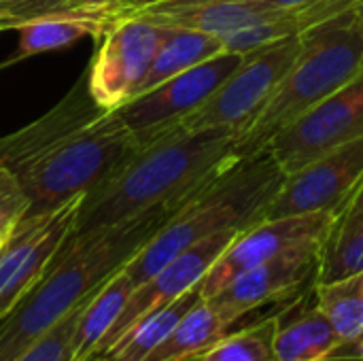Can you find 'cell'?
I'll return each instance as SVG.
<instances>
[{"label":"cell","instance_id":"obj_27","mask_svg":"<svg viewBox=\"0 0 363 361\" xmlns=\"http://www.w3.org/2000/svg\"><path fill=\"white\" fill-rule=\"evenodd\" d=\"M355 215H363V179L362 183H359V187L355 189L353 198L349 200V204L345 206V211L338 217H355Z\"/></svg>","mask_w":363,"mask_h":361},{"label":"cell","instance_id":"obj_24","mask_svg":"<svg viewBox=\"0 0 363 361\" xmlns=\"http://www.w3.org/2000/svg\"><path fill=\"white\" fill-rule=\"evenodd\" d=\"M279 315H270L240 332H228L194 361H277L274 334Z\"/></svg>","mask_w":363,"mask_h":361},{"label":"cell","instance_id":"obj_25","mask_svg":"<svg viewBox=\"0 0 363 361\" xmlns=\"http://www.w3.org/2000/svg\"><path fill=\"white\" fill-rule=\"evenodd\" d=\"M85 304L72 311L66 319H62L55 328H51L40 340H36L23 355L15 361H68L70 360V340L79 319V313Z\"/></svg>","mask_w":363,"mask_h":361},{"label":"cell","instance_id":"obj_12","mask_svg":"<svg viewBox=\"0 0 363 361\" xmlns=\"http://www.w3.org/2000/svg\"><path fill=\"white\" fill-rule=\"evenodd\" d=\"M336 217L328 213L315 215H298V217H281V219H264L257 221L228 245V249L219 255V260L211 266L206 277L200 283L202 298L215 296L223 289L232 279L251 270L268 260H274L296 247L304 245H323Z\"/></svg>","mask_w":363,"mask_h":361},{"label":"cell","instance_id":"obj_23","mask_svg":"<svg viewBox=\"0 0 363 361\" xmlns=\"http://www.w3.org/2000/svg\"><path fill=\"white\" fill-rule=\"evenodd\" d=\"M363 272V215L338 217L323 243L315 283H330Z\"/></svg>","mask_w":363,"mask_h":361},{"label":"cell","instance_id":"obj_6","mask_svg":"<svg viewBox=\"0 0 363 361\" xmlns=\"http://www.w3.org/2000/svg\"><path fill=\"white\" fill-rule=\"evenodd\" d=\"M300 47L302 38L296 36L245 53L240 66L219 85V89L174 128H228L240 134L270 100L277 85L298 57Z\"/></svg>","mask_w":363,"mask_h":361},{"label":"cell","instance_id":"obj_29","mask_svg":"<svg viewBox=\"0 0 363 361\" xmlns=\"http://www.w3.org/2000/svg\"><path fill=\"white\" fill-rule=\"evenodd\" d=\"M351 13H353V19H355L359 26H363V0H357V2H355V6H353Z\"/></svg>","mask_w":363,"mask_h":361},{"label":"cell","instance_id":"obj_31","mask_svg":"<svg viewBox=\"0 0 363 361\" xmlns=\"http://www.w3.org/2000/svg\"><path fill=\"white\" fill-rule=\"evenodd\" d=\"M100 361H113V360H108V357H104V360H100Z\"/></svg>","mask_w":363,"mask_h":361},{"label":"cell","instance_id":"obj_21","mask_svg":"<svg viewBox=\"0 0 363 361\" xmlns=\"http://www.w3.org/2000/svg\"><path fill=\"white\" fill-rule=\"evenodd\" d=\"M313 296L317 309L328 317L351 355L363 360V272L315 283Z\"/></svg>","mask_w":363,"mask_h":361},{"label":"cell","instance_id":"obj_11","mask_svg":"<svg viewBox=\"0 0 363 361\" xmlns=\"http://www.w3.org/2000/svg\"><path fill=\"white\" fill-rule=\"evenodd\" d=\"M363 136V72L281 130L264 149L285 174Z\"/></svg>","mask_w":363,"mask_h":361},{"label":"cell","instance_id":"obj_13","mask_svg":"<svg viewBox=\"0 0 363 361\" xmlns=\"http://www.w3.org/2000/svg\"><path fill=\"white\" fill-rule=\"evenodd\" d=\"M238 232H242V230H223V232H217V234L191 245L189 249L174 255L166 266H162L151 279H147L143 285H138L134 289V294L130 296L125 309L117 317L106 340L102 343L98 361L104 360L106 353L111 351V347L128 330H132V326L138 323L143 317H147L149 313L181 298L189 289L198 287L202 283V279L206 277V272L211 270V266L219 260V255L228 249V245L238 236Z\"/></svg>","mask_w":363,"mask_h":361},{"label":"cell","instance_id":"obj_15","mask_svg":"<svg viewBox=\"0 0 363 361\" xmlns=\"http://www.w3.org/2000/svg\"><path fill=\"white\" fill-rule=\"evenodd\" d=\"M100 113L104 111L94 102L87 85V74H83L70 89V94L64 96L47 115L15 134L0 138V166L15 172L53 140L62 138L64 134Z\"/></svg>","mask_w":363,"mask_h":361},{"label":"cell","instance_id":"obj_18","mask_svg":"<svg viewBox=\"0 0 363 361\" xmlns=\"http://www.w3.org/2000/svg\"><path fill=\"white\" fill-rule=\"evenodd\" d=\"M119 19L117 11H91V13H60L28 21L17 28L19 45L15 60L60 51L77 45L85 36L100 38Z\"/></svg>","mask_w":363,"mask_h":361},{"label":"cell","instance_id":"obj_1","mask_svg":"<svg viewBox=\"0 0 363 361\" xmlns=\"http://www.w3.org/2000/svg\"><path fill=\"white\" fill-rule=\"evenodd\" d=\"M228 128L179 130L140 145L102 185L83 198L74 232L121 226L155 211H179L240 160Z\"/></svg>","mask_w":363,"mask_h":361},{"label":"cell","instance_id":"obj_20","mask_svg":"<svg viewBox=\"0 0 363 361\" xmlns=\"http://www.w3.org/2000/svg\"><path fill=\"white\" fill-rule=\"evenodd\" d=\"M232 326L234 323H230L208 300L202 298L145 361H194L221 340Z\"/></svg>","mask_w":363,"mask_h":361},{"label":"cell","instance_id":"obj_28","mask_svg":"<svg viewBox=\"0 0 363 361\" xmlns=\"http://www.w3.org/2000/svg\"><path fill=\"white\" fill-rule=\"evenodd\" d=\"M274 9H296V6H302V4H308V2H315V0H268Z\"/></svg>","mask_w":363,"mask_h":361},{"label":"cell","instance_id":"obj_26","mask_svg":"<svg viewBox=\"0 0 363 361\" xmlns=\"http://www.w3.org/2000/svg\"><path fill=\"white\" fill-rule=\"evenodd\" d=\"M28 213V198L11 170L0 166V251Z\"/></svg>","mask_w":363,"mask_h":361},{"label":"cell","instance_id":"obj_16","mask_svg":"<svg viewBox=\"0 0 363 361\" xmlns=\"http://www.w3.org/2000/svg\"><path fill=\"white\" fill-rule=\"evenodd\" d=\"M274 357L277 361L359 360L349 353L342 338L315 302L313 306L300 309L296 317L283 319L279 315Z\"/></svg>","mask_w":363,"mask_h":361},{"label":"cell","instance_id":"obj_10","mask_svg":"<svg viewBox=\"0 0 363 361\" xmlns=\"http://www.w3.org/2000/svg\"><path fill=\"white\" fill-rule=\"evenodd\" d=\"M83 198H72L40 215H26L19 221L0 251V321L30 294L74 232Z\"/></svg>","mask_w":363,"mask_h":361},{"label":"cell","instance_id":"obj_5","mask_svg":"<svg viewBox=\"0 0 363 361\" xmlns=\"http://www.w3.org/2000/svg\"><path fill=\"white\" fill-rule=\"evenodd\" d=\"M138 149V138L117 111L81 123L13 172L28 198L26 215H40L87 196Z\"/></svg>","mask_w":363,"mask_h":361},{"label":"cell","instance_id":"obj_3","mask_svg":"<svg viewBox=\"0 0 363 361\" xmlns=\"http://www.w3.org/2000/svg\"><path fill=\"white\" fill-rule=\"evenodd\" d=\"M283 179L285 172L268 149L240 157L183 204L123 270L138 287L191 245L223 230H245L257 223Z\"/></svg>","mask_w":363,"mask_h":361},{"label":"cell","instance_id":"obj_2","mask_svg":"<svg viewBox=\"0 0 363 361\" xmlns=\"http://www.w3.org/2000/svg\"><path fill=\"white\" fill-rule=\"evenodd\" d=\"M177 211H155L121 226L72 232L30 294L0 321V361H15L85 304Z\"/></svg>","mask_w":363,"mask_h":361},{"label":"cell","instance_id":"obj_7","mask_svg":"<svg viewBox=\"0 0 363 361\" xmlns=\"http://www.w3.org/2000/svg\"><path fill=\"white\" fill-rule=\"evenodd\" d=\"M164 32V26L136 13L108 28L87 72L89 94L102 111H117L138 94Z\"/></svg>","mask_w":363,"mask_h":361},{"label":"cell","instance_id":"obj_8","mask_svg":"<svg viewBox=\"0 0 363 361\" xmlns=\"http://www.w3.org/2000/svg\"><path fill=\"white\" fill-rule=\"evenodd\" d=\"M245 53L221 51L215 57L134 96L117 109L140 145L166 134L200 109L219 85L240 66Z\"/></svg>","mask_w":363,"mask_h":361},{"label":"cell","instance_id":"obj_22","mask_svg":"<svg viewBox=\"0 0 363 361\" xmlns=\"http://www.w3.org/2000/svg\"><path fill=\"white\" fill-rule=\"evenodd\" d=\"M202 300L200 285L183 294L181 298L168 302L166 306L149 313L138 323L132 326L106 353L113 361H145L177 328V323Z\"/></svg>","mask_w":363,"mask_h":361},{"label":"cell","instance_id":"obj_17","mask_svg":"<svg viewBox=\"0 0 363 361\" xmlns=\"http://www.w3.org/2000/svg\"><path fill=\"white\" fill-rule=\"evenodd\" d=\"M134 289L136 285L123 268L104 281V285L85 302L79 313L68 361H98L102 343L106 340Z\"/></svg>","mask_w":363,"mask_h":361},{"label":"cell","instance_id":"obj_9","mask_svg":"<svg viewBox=\"0 0 363 361\" xmlns=\"http://www.w3.org/2000/svg\"><path fill=\"white\" fill-rule=\"evenodd\" d=\"M363 179V136L285 174L259 221L328 213L338 217Z\"/></svg>","mask_w":363,"mask_h":361},{"label":"cell","instance_id":"obj_30","mask_svg":"<svg viewBox=\"0 0 363 361\" xmlns=\"http://www.w3.org/2000/svg\"><path fill=\"white\" fill-rule=\"evenodd\" d=\"M172 2H185V4H194V2H255V0H172Z\"/></svg>","mask_w":363,"mask_h":361},{"label":"cell","instance_id":"obj_19","mask_svg":"<svg viewBox=\"0 0 363 361\" xmlns=\"http://www.w3.org/2000/svg\"><path fill=\"white\" fill-rule=\"evenodd\" d=\"M221 51H225L221 36L189 30V28H166L164 38L153 57V64H151L138 94L153 89L155 85L215 57Z\"/></svg>","mask_w":363,"mask_h":361},{"label":"cell","instance_id":"obj_14","mask_svg":"<svg viewBox=\"0 0 363 361\" xmlns=\"http://www.w3.org/2000/svg\"><path fill=\"white\" fill-rule=\"evenodd\" d=\"M323 245L296 247L274 260H268L232 279L215 296L206 298L230 323L245 315L296 294L306 281L317 279V266Z\"/></svg>","mask_w":363,"mask_h":361},{"label":"cell","instance_id":"obj_4","mask_svg":"<svg viewBox=\"0 0 363 361\" xmlns=\"http://www.w3.org/2000/svg\"><path fill=\"white\" fill-rule=\"evenodd\" d=\"M351 11L300 36L298 57L264 109L236 138L240 157L262 151L281 130L362 74L363 26Z\"/></svg>","mask_w":363,"mask_h":361}]
</instances>
